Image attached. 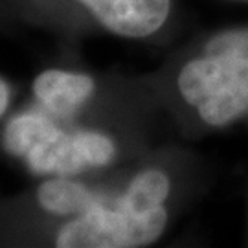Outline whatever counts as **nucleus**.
Segmentation results:
<instances>
[{
  "label": "nucleus",
  "mask_w": 248,
  "mask_h": 248,
  "mask_svg": "<svg viewBox=\"0 0 248 248\" xmlns=\"http://www.w3.org/2000/svg\"><path fill=\"white\" fill-rule=\"evenodd\" d=\"M31 90L50 114L66 118L94 96L96 79L85 72L46 68L33 79Z\"/></svg>",
  "instance_id": "nucleus-4"
},
{
  "label": "nucleus",
  "mask_w": 248,
  "mask_h": 248,
  "mask_svg": "<svg viewBox=\"0 0 248 248\" xmlns=\"http://www.w3.org/2000/svg\"><path fill=\"white\" fill-rule=\"evenodd\" d=\"M72 140L87 168H107L114 162L118 155L116 142L101 131H76L72 133Z\"/></svg>",
  "instance_id": "nucleus-8"
},
{
  "label": "nucleus",
  "mask_w": 248,
  "mask_h": 248,
  "mask_svg": "<svg viewBox=\"0 0 248 248\" xmlns=\"http://www.w3.org/2000/svg\"><path fill=\"white\" fill-rule=\"evenodd\" d=\"M11 105V87L4 78H0V118L8 112Z\"/></svg>",
  "instance_id": "nucleus-9"
},
{
  "label": "nucleus",
  "mask_w": 248,
  "mask_h": 248,
  "mask_svg": "<svg viewBox=\"0 0 248 248\" xmlns=\"http://www.w3.org/2000/svg\"><path fill=\"white\" fill-rule=\"evenodd\" d=\"M171 191L168 173L158 168L140 171L116 199L98 204L62 224L57 248H140L160 239L168 226L166 201Z\"/></svg>",
  "instance_id": "nucleus-1"
},
{
  "label": "nucleus",
  "mask_w": 248,
  "mask_h": 248,
  "mask_svg": "<svg viewBox=\"0 0 248 248\" xmlns=\"http://www.w3.org/2000/svg\"><path fill=\"white\" fill-rule=\"evenodd\" d=\"M57 131H61V127H57L43 112H18L13 118H9V122L4 127L2 145L8 155L24 158L37 143L45 142L46 138L53 136Z\"/></svg>",
  "instance_id": "nucleus-7"
},
{
  "label": "nucleus",
  "mask_w": 248,
  "mask_h": 248,
  "mask_svg": "<svg viewBox=\"0 0 248 248\" xmlns=\"http://www.w3.org/2000/svg\"><path fill=\"white\" fill-rule=\"evenodd\" d=\"M35 199L46 213L70 219L90 210L103 195L72 177H50L37 187Z\"/></svg>",
  "instance_id": "nucleus-6"
},
{
  "label": "nucleus",
  "mask_w": 248,
  "mask_h": 248,
  "mask_svg": "<svg viewBox=\"0 0 248 248\" xmlns=\"http://www.w3.org/2000/svg\"><path fill=\"white\" fill-rule=\"evenodd\" d=\"M107 31L124 39H145L166 24L171 0H74Z\"/></svg>",
  "instance_id": "nucleus-3"
},
{
  "label": "nucleus",
  "mask_w": 248,
  "mask_h": 248,
  "mask_svg": "<svg viewBox=\"0 0 248 248\" xmlns=\"http://www.w3.org/2000/svg\"><path fill=\"white\" fill-rule=\"evenodd\" d=\"M22 160L33 175L41 177H76L89 169L76 149L72 133L62 129L37 143Z\"/></svg>",
  "instance_id": "nucleus-5"
},
{
  "label": "nucleus",
  "mask_w": 248,
  "mask_h": 248,
  "mask_svg": "<svg viewBox=\"0 0 248 248\" xmlns=\"http://www.w3.org/2000/svg\"><path fill=\"white\" fill-rule=\"evenodd\" d=\"M182 99L210 127L233 124L248 112V28L212 35L201 55L178 72Z\"/></svg>",
  "instance_id": "nucleus-2"
}]
</instances>
